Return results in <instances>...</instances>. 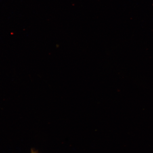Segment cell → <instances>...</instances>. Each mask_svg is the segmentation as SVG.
Returning a JSON list of instances; mask_svg holds the SVG:
<instances>
[{"label": "cell", "mask_w": 153, "mask_h": 153, "mask_svg": "<svg viewBox=\"0 0 153 153\" xmlns=\"http://www.w3.org/2000/svg\"><path fill=\"white\" fill-rule=\"evenodd\" d=\"M30 153H39L38 152L37 150H36L35 149H32L31 151H30Z\"/></svg>", "instance_id": "6da1fadb"}]
</instances>
